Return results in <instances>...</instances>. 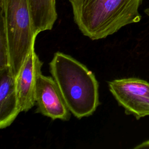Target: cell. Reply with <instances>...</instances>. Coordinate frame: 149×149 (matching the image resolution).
I'll return each instance as SVG.
<instances>
[{"instance_id": "6da1fadb", "label": "cell", "mask_w": 149, "mask_h": 149, "mask_svg": "<svg viewBox=\"0 0 149 149\" xmlns=\"http://www.w3.org/2000/svg\"><path fill=\"white\" fill-rule=\"evenodd\" d=\"M74 22L92 40L105 38L122 27L138 23L143 0H69Z\"/></svg>"}, {"instance_id": "7a4b0ae2", "label": "cell", "mask_w": 149, "mask_h": 149, "mask_svg": "<svg viewBox=\"0 0 149 149\" xmlns=\"http://www.w3.org/2000/svg\"><path fill=\"white\" fill-rule=\"evenodd\" d=\"M49 70L70 112L77 119L91 115L99 105L98 83L94 73L70 55L56 52Z\"/></svg>"}, {"instance_id": "3957f363", "label": "cell", "mask_w": 149, "mask_h": 149, "mask_svg": "<svg viewBox=\"0 0 149 149\" xmlns=\"http://www.w3.org/2000/svg\"><path fill=\"white\" fill-rule=\"evenodd\" d=\"M0 30L6 36L9 64L16 76L37 36L29 0H0Z\"/></svg>"}, {"instance_id": "277c9868", "label": "cell", "mask_w": 149, "mask_h": 149, "mask_svg": "<svg viewBox=\"0 0 149 149\" xmlns=\"http://www.w3.org/2000/svg\"><path fill=\"white\" fill-rule=\"evenodd\" d=\"M108 87L126 115L137 120L149 116V81L137 77L122 78L110 81Z\"/></svg>"}, {"instance_id": "5b68a950", "label": "cell", "mask_w": 149, "mask_h": 149, "mask_svg": "<svg viewBox=\"0 0 149 149\" xmlns=\"http://www.w3.org/2000/svg\"><path fill=\"white\" fill-rule=\"evenodd\" d=\"M35 101L37 113L52 120L68 121L70 118L71 112L52 77L39 74L36 85Z\"/></svg>"}, {"instance_id": "8992f818", "label": "cell", "mask_w": 149, "mask_h": 149, "mask_svg": "<svg viewBox=\"0 0 149 149\" xmlns=\"http://www.w3.org/2000/svg\"><path fill=\"white\" fill-rule=\"evenodd\" d=\"M43 63L33 48L16 76V86L21 112H27L35 104L37 77Z\"/></svg>"}, {"instance_id": "52a82bcc", "label": "cell", "mask_w": 149, "mask_h": 149, "mask_svg": "<svg viewBox=\"0 0 149 149\" xmlns=\"http://www.w3.org/2000/svg\"><path fill=\"white\" fill-rule=\"evenodd\" d=\"M20 112L16 76L10 66L0 68V128L10 126Z\"/></svg>"}, {"instance_id": "ba28073f", "label": "cell", "mask_w": 149, "mask_h": 149, "mask_svg": "<svg viewBox=\"0 0 149 149\" xmlns=\"http://www.w3.org/2000/svg\"><path fill=\"white\" fill-rule=\"evenodd\" d=\"M36 33L50 30L57 17L55 0H29Z\"/></svg>"}, {"instance_id": "9c48e42d", "label": "cell", "mask_w": 149, "mask_h": 149, "mask_svg": "<svg viewBox=\"0 0 149 149\" xmlns=\"http://www.w3.org/2000/svg\"><path fill=\"white\" fill-rule=\"evenodd\" d=\"M134 148L140 149V148H149V140H146L143 141V143L138 144Z\"/></svg>"}, {"instance_id": "30bf717a", "label": "cell", "mask_w": 149, "mask_h": 149, "mask_svg": "<svg viewBox=\"0 0 149 149\" xmlns=\"http://www.w3.org/2000/svg\"><path fill=\"white\" fill-rule=\"evenodd\" d=\"M144 13L147 15V16L148 17V18H149V7L144 9Z\"/></svg>"}]
</instances>
